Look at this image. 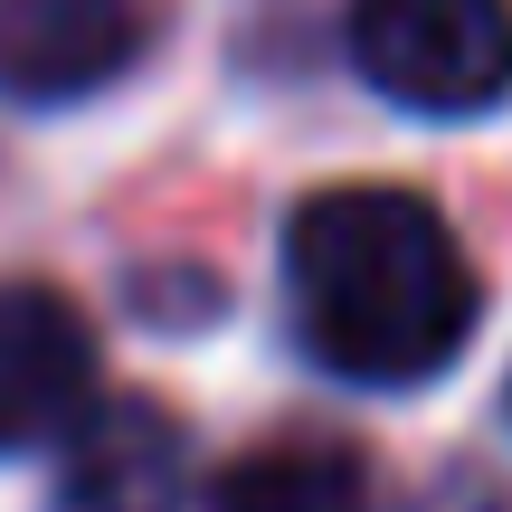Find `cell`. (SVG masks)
Here are the masks:
<instances>
[{
	"label": "cell",
	"instance_id": "1",
	"mask_svg": "<svg viewBox=\"0 0 512 512\" xmlns=\"http://www.w3.org/2000/svg\"><path fill=\"white\" fill-rule=\"evenodd\" d=\"M285 304L332 380L418 389L475 342L484 285L437 200L399 181H342L285 219Z\"/></svg>",
	"mask_w": 512,
	"mask_h": 512
},
{
	"label": "cell",
	"instance_id": "6",
	"mask_svg": "<svg viewBox=\"0 0 512 512\" xmlns=\"http://www.w3.org/2000/svg\"><path fill=\"white\" fill-rule=\"evenodd\" d=\"M209 512H370V456L332 427L256 437L209 475Z\"/></svg>",
	"mask_w": 512,
	"mask_h": 512
},
{
	"label": "cell",
	"instance_id": "4",
	"mask_svg": "<svg viewBox=\"0 0 512 512\" xmlns=\"http://www.w3.org/2000/svg\"><path fill=\"white\" fill-rule=\"evenodd\" d=\"M152 29H162L152 0H0V95L86 105L143 67Z\"/></svg>",
	"mask_w": 512,
	"mask_h": 512
},
{
	"label": "cell",
	"instance_id": "5",
	"mask_svg": "<svg viewBox=\"0 0 512 512\" xmlns=\"http://www.w3.org/2000/svg\"><path fill=\"white\" fill-rule=\"evenodd\" d=\"M95 399V323L57 285L0 275V456H38Z\"/></svg>",
	"mask_w": 512,
	"mask_h": 512
},
{
	"label": "cell",
	"instance_id": "2",
	"mask_svg": "<svg viewBox=\"0 0 512 512\" xmlns=\"http://www.w3.org/2000/svg\"><path fill=\"white\" fill-rule=\"evenodd\" d=\"M351 67L399 114H494L512 95V0H351Z\"/></svg>",
	"mask_w": 512,
	"mask_h": 512
},
{
	"label": "cell",
	"instance_id": "3",
	"mask_svg": "<svg viewBox=\"0 0 512 512\" xmlns=\"http://www.w3.org/2000/svg\"><path fill=\"white\" fill-rule=\"evenodd\" d=\"M200 475H190V437L162 399H105L86 408L57 437V475H48V512H190Z\"/></svg>",
	"mask_w": 512,
	"mask_h": 512
}]
</instances>
